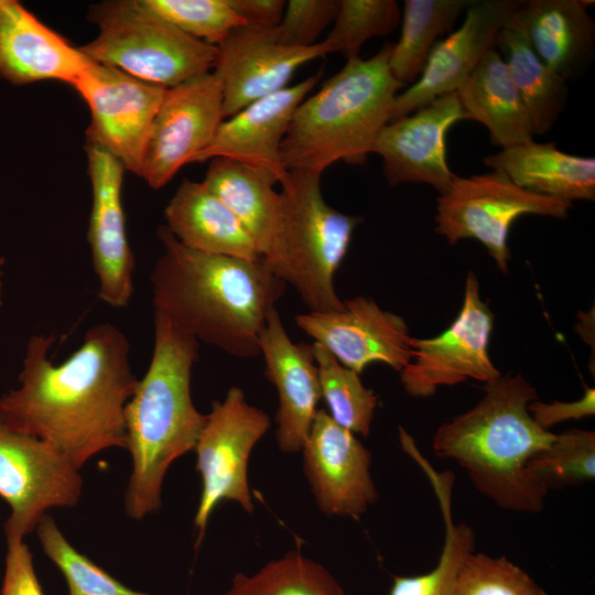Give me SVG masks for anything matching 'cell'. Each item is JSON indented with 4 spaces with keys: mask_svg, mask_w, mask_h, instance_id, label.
<instances>
[{
    "mask_svg": "<svg viewBox=\"0 0 595 595\" xmlns=\"http://www.w3.org/2000/svg\"><path fill=\"white\" fill-rule=\"evenodd\" d=\"M229 3L247 26L271 30L281 22L286 2L283 0H229Z\"/></svg>",
    "mask_w": 595,
    "mask_h": 595,
    "instance_id": "cell-41",
    "label": "cell"
},
{
    "mask_svg": "<svg viewBox=\"0 0 595 595\" xmlns=\"http://www.w3.org/2000/svg\"><path fill=\"white\" fill-rule=\"evenodd\" d=\"M401 10L394 0H342L334 25L323 40L327 52L347 61L359 56L366 41L391 33L400 22Z\"/></svg>",
    "mask_w": 595,
    "mask_h": 595,
    "instance_id": "cell-35",
    "label": "cell"
},
{
    "mask_svg": "<svg viewBox=\"0 0 595 595\" xmlns=\"http://www.w3.org/2000/svg\"><path fill=\"white\" fill-rule=\"evenodd\" d=\"M301 451L305 477L322 512L358 519L376 502L370 451L325 410L316 411Z\"/></svg>",
    "mask_w": 595,
    "mask_h": 595,
    "instance_id": "cell-14",
    "label": "cell"
},
{
    "mask_svg": "<svg viewBox=\"0 0 595 595\" xmlns=\"http://www.w3.org/2000/svg\"><path fill=\"white\" fill-rule=\"evenodd\" d=\"M4 264V259L0 257V306L2 305V290H3V283H2V267Z\"/></svg>",
    "mask_w": 595,
    "mask_h": 595,
    "instance_id": "cell-42",
    "label": "cell"
},
{
    "mask_svg": "<svg viewBox=\"0 0 595 595\" xmlns=\"http://www.w3.org/2000/svg\"><path fill=\"white\" fill-rule=\"evenodd\" d=\"M466 119L455 91L388 122L372 151L382 158L387 182L392 186L425 183L445 194L456 176L446 161L445 136L454 123Z\"/></svg>",
    "mask_w": 595,
    "mask_h": 595,
    "instance_id": "cell-16",
    "label": "cell"
},
{
    "mask_svg": "<svg viewBox=\"0 0 595 595\" xmlns=\"http://www.w3.org/2000/svg\"><path fill=\"white\" fill-rule=\"evenodd\" d=\"M147 10L185 34L217 46L238 26L246 25L229 0H139Z\"/></svg>",
    "mask_w": 595,
    "mask_h": 595,
    "instance_id": "cell-36",
    "label": "cell"
},
{
    "mask_svg": "<svg viewBox=\"0 0 595 595\" xmlns=\"http://www.w3.org/2000/svg\"><path fill=\"white\" fill-rule=\"evenodd\" d=\"M528 410L541 429L550 431L553 425L560 422L593 415L595 412V391L593 388H585L583 398L574 402L543 403L534 400L529 403Z\"/></svg>",
    "mask_w": 595,
    "mask_h": 595,
    "instance_id": "cell-40",
    "label": "cell"
},
{
    "mask_svg": "<svg viewBox=\"0 0 595 595\" xmlns=\"http://www.w3.org/2000/svg\"><path fill=\"white\" fill-rule=\"evenodd\" d=\"M534 400L536 388L521 375L499 376L475 407L441 424L432 441L439 458L455 461L482 495L509 511L540 512L548 494L528 474L529 462L555 436L532 419L528 405Z\"/></svg>",
    "mask_w": 595,
    "mask_h": 595,
    "instance_id": "cell-4",
    "label": "cell"
},
{
    "mask_svg": "<svg viewBox=\"0 0 595 595\" xmlns=\"http://www.w3.org/2000/svg\"><path fill=\"white\" fill-rule=\"evenodd\" d=\"M7 544L0 595H44L26 543L21 538H7Z\"/></svg>",
    "mask_w": 595,
    "mask_h": 595,
    "instance_id": "cell-39",
    "label": "cell"
},
{
    "mask_svg": "<svg viewBox=\"0 0 595 595\" xmlns=\"http://www.w3.org/2000/svg\"><path fill=\"white\" fill-rule=\"evenodd\" d=\"M318 74L248 105L220 123L212 142L193 163L226 158L273 177L280 185L289 171L280 147L295 108L313 89Z\"/></svg>",
    "mask_w": 595,
    "mask_h": 595,
    "instance_id": "cell-20",
    "label": "cell"
},
{
    "mask_svg": "<svg viewBox=\"0 0 595 595\" xmlns=\"http://www.w3.org/2000/svg\"><path fill=\"white\" fill-rule=\"evenodd\" d=\"M453 595H548L506 556L469 553L457 573Z\"/></svg>",
    "mask_w": 595,
    "mask_h": 595,
    "instance_id": "cell-37",
    "label": "cell"
},
{
    "mask_svg": "<svg viewBox=\"0 0 595 595\" xmlns=\"http://www.w3.org/2000/svg\"><path fill=\"white\" fill-rule=\"evenodd\" d=\"M225 595H344V589L323 564L293 550L252 574L237 573Z\"/></svg>",
    "mask_w": 595,
    "mask_h": 595,
    "instance_id": "cell-31",
    "label": "cell"
},
{
    "mask_svg": "<svg viewBox=\"0 0 595 595\" xmlns=\"http://www.w3.org/2000/svg\"><path fill=\"white\" fill-rule=\"evenodd\" d=\"M530 478L544 491L577 486L595 477V433L570 429L528 464Z\"/></svg>",
    "mask_w": 595,
    "mask_h": 595,
    "instance_id": "cell-33",
    "label": "cell"
},
{
    "mask_svg": "<svg viewBox=\"0 0 595 595\" xmlns=\"http://www.w3.org/2000/svg\"><path fill=\"white\" fill-rule=\"evenodd\" d=\"M493 328L494 315L482 301L478 280L470 271L462 309L452 324L435 337L412 339V359L400 371L407 393L425 398L441 386L469 378L487 383L501 376L488 353Z\"/></svg>",
    "mask_w": 595,
    "mask_h": 595,
    "instance_id": "cell-11",
    "label": "cell"
},
{
    "mask_svg": "<svg viewBox=\"0 0 595 595\" xmlns=\"http://www.w3.org/2000/svg\"><path fill=\"white\" fill-rule=\"evenodd\" d=\"M594 1L519 0L511 18L539 58L564 80L578 75L593 56Z\"/></svg>",
    "mask_w": 595,
    "mask_h": 595,
    "instance_id": "cell-23",
    "label": "cell"
},
{
    "mask_svg": "<svg viewBox=\"0 0 595 595\" xmlns=\"http://www.w3.org/2000/svg\"><path fill=\"white\" fill-rule=\"evenodd\" d=\"M518 2L473 0L461 26L434 45L420 77L396 96L390 121L405 117L441 96L455 93L486 52L495 47L500 30Z\"/></svg>",
    "mask_w": 595,
    "mask_h": 595,
    "instance_id": "cell-19",
    "label": "cell"
},
{
    "mask_svg": "<svg viewBox=\"0 0 595 595\" xmlns=\"http://www.w3.org/2000/svg\"><path fill=\"white\" fill-rule=\"evenodd\" d=\"M473 0H405L400 39L393 44L388 66L402 86L413 84L441 36L452 29Z\"/></svg>",
    "mask_w": 595,
    "mask_h": 595,
    "instance_id": "cell-29",
    "label": "cell"
},
{
    "mask_svg": "<svg viewBox=\"0 0 595 595\" xmlns=\"http://www.w3.org/2000/svg\"><path fill=\"white\" fill-rule=\"evenodd\" d=\"M204 185L239 219L262 258L273 250L282 227L283 203L268 174L226 158H215Z\"/></svg>",
    "mask_w": 595,
    "mask_h": 595,
    "instance_id": "cell-26",
    "label": "cell"
},
{
    "mask_svg": "<svg viewBox=\"0 0 595 595\" xmlns=\"http://www.w3.org/2000/svg\"><path fill=\"white\" fill-rule=\"evenodd\" d=\"M89 17L99 32L79 48L96 63L166 89L214 68L217 46L185 34L139 0L101 2Z\"/></svg>",
    "mask_w": 595,
    "mask_h": 595,
    "instance_id": "cell-7",
    "label": "cell"
},
{
    "mask_svg": "<svg viewBox=\"0 0 595 595\" xmlns=\"http://www.w3.org/2000/svg\"><path fill=\"white\" fill-rule=\"evenodd\" d=\"M435 231L450 245L474 238L486 247L502 272L508 271V234L523 215L565 218L572 203L527 191L505 173L494 171L455 176L450 190L437 197Z\"/></svg>",
    "mask_w": 595,
    "mask_h": 595,
    "instance_id": "cell-8",
    "label": "cell"
},
{
    "mask_svg": "<svg viewBox=\"0 0 595 595\" xmlns=\"http://www.w3.org/2000/svg\"><path fill=\"white\" fill-rule=\"evenodd\" d=\"M223 116V89L214 72L165 91L145 145L141 175L159 190L213 140Z\"/></svg>",
    "mask_w": 595,
    "mask_h": 595,
    "instance_id": "cell-13",
    "label": "cell"
},
{
    "mask_svg": "<svg viewBox=\"0 0 595 595\" xmlns=\"http://www.w3.org/2000/svg\"><path fill=\"white\" fill-rule=\"evenodd\" d=\"M163 251L150 275L154 312L237 358L260 355L259 336L285 283L263 258L209 255L182 245L163 225Z\"/></svg>",
    "mask_w": 595,
    "mask_h": 595,
    "instance_id": "cell-2",
    "label": "cell"
},
{
    "mask_svg": "<svg viewBox=\"0 0 595 595\" xmlns=\"http://www.w3.org/2000/svg\"><path fill=\"white\" fill-rule=\"evenodd\" d=\"M164 215V226L187 248L247 260L262 258L239 219L203 182L184 178Z\"/></svg>",
    "mask_w": 595,
    "mask_h": 595,
    "instance_id": "cell-24",
    "label": "cell"
},
{
    "mask_svg": "<svg viewBox=\"0 0 595 595\" xmlns=\"http://www.w3.org/2000/svg\"><path fill=\"white\" fill-rule=\"evenodd\" d=\"M35 530L44 553L63 574L69 595H153L126 586L78 552L48 513Z\"/></svg>",
    "mask_w": 595,
    "mask_h": 595,
    "instance_id": "cell-34",
    "label": "cell"
},
{
    "mask_svg": "<svg viewBox=\"0 0 595 595\" xmlns=\"http://www.w3.org/2000/svg\"><path fill=\"white\" fill-rule=\"evenodd\" d=\"M205 425L195 445L196 469L202 478V494L194 517L199 544L215 508L225 500L236 501L247 512L253 511L248 485L250 454L268 432V414L251 405L236 386L223 400H216L206 414Z\"/></svg>",
    "mask_w": 595,
    "mask_h": 595,
    "instance_id": "cell-9",
    "label": "cell"
},
{
    "mask_svg": "<svg viewBox=\"0 0 595 595\" xmlns=\"http://www.w3.org/2000/svg\"><path fill=\"white\" fill-rule=\"evenodd\" d=\"M295 324L359 375L372 363L401 371L412 359L413 338L404 320L369 298L346 300L338 312L300 314Z\"/></svg>",
    "mask_w": 595,
    "mask_h": 595,
    "instance_id": "cell-15",
    "label": "cell"
},
{
    "mask_svg": "<svg viewBox=\"0 0 595 595\" xmlns=\"http://www.w3.org/2000/svg\"><path fill=\"white\" fill-rule=\"evenodd\" d=\"M266 376L277 389V442L284 453L300 452L322 398L312 344L294 343L273 309L259 336Z\"/></svg>",
    "mask_w": 595,
    "mask_h": 595,
    "instance_id": "cell-21",
    "label": "cell"
},
{
    "mask_svg": "<svg viewBox=\"0 0 595 595\" xmlns=\"http://www.w3.org/2000/svg\"><path fill=\"white\" fill-rule=\"evenodd\" d=\"M312 348L327 413L354 434L368 436L378 403L376 394L364 386L359 374L343 366L322 345L314 342Z\"/></svg>",
    "mask_w": 595,
    "mask_h": 595,
    "instance_id": "cell-32",
    "label": "cell"
},
{
    "mask_svg": "<svg viewBox=\"0 0 595 595\" xmlns=\"http://www.w3.org/2000/svg\"><path fill=\"white\" fill-rule=\"evenodd\" d=\"M392 46L386 43L370 58L347 61L314 95L300 102L280 147L286 171L322 175L338 161L366 162L403 87L388 66Z\"/></svg>",
    "mask_w": 595,
    "mask_h": 595,
    "instance_id": "cell-5",
    "label": "cell"
},
{
    "mask_svg": "<svg viewBox=\"0 0 595 595\" xmlns=\"http://www.w3.org/2000/svg\"><path fill=\"white\" fill-rule=\"evenodd\" d=\"M91 209L88 244L98 280V296L116 309L129 304L133 293L134 256L122 205L125 167L104 149L86 143Z\"/></svg>",
    "mask_w": 595,
    "mask_h": 595,
    "instance_id": "cell-18",
    "label": "cell"
},
{
    "mask_svg": "<svg viewBox=\"0 0 595 595\" xmlns=\"http://www.w3.org/2000/svg\"><path fill=\"white\" fill-rule=\"evenodd\" d=\"M484 163L536 194L571 203L595 198V159L562 152L551 142L532 139L504 148L485 156Z\"/></svg>",
    "mask_w": 595,
    "mask_h": 595,
    "instance_id": "cell-25",
    "label": "cell"
},
{
    "mask_svg": "<svg viewBox=\"0 0 595 595\" xmlns=\"http://www.w3.org/2000/svg\"><path fill=\"white\" fill-rule=\"evenodd\" d=\"M90 111L87 144L99 147L141 175L151 127L166 88L90 62L73 85Z\"/></svg>",
    "mask_w": 595,
    "mask_h": 595,
    "instance_id": "cell-12",
    "label": "cell"
},
{
    "mask_svg": "<svg viewBox=\"0 0 595 595\" xmlns=\"http://www.w3.org/2000/svg\"><path fill=\"white\" fill-rule=\"evenodd\" d=\"M320 180L318 174L289 171L280 192V236L263 260L277 278L295 289L309 312L328 313L344 309L334 277L361 218L329 206Z\"/></svg>",
    "mask_w": 595,
    "mask_h": 595,
    "instance_id": "cell-6",
    "label": "cell"
},
{
    "mask_svg": "<svg viewBox=\"0 0 595 595\" xmlns=\"http://www.w3.org/2000/svg\"><path fill=\"white\" fill-rule=\"evenodd\" d=\"M338 8L339 0H290L285 3L281 22L273 29V35L285 46H313L334 22Z\"/></svg>",
    "mask_w": 595,
    "mask_h": 595,
    "instance_id": "cell-38",
    "label": "cell"
},
{
    "mask_svg": "<svg viewBox=\"0 0 595 595\" xmlns=\"http://www.w3.org/2000/svg\"><path fill=\"white\" fill-rule=\"evenodd\" d=\"M198 342L154 312L149 367L126 405L127 445L132 472L125 494L127 515L141 520L159 510L171 464L195 448L206 414L194 405L191 378Z\"/></svg>",
    "mask_w": 595,
    "mask_h": 595,
    "instance_id": "cell-3",
    "label": "cell"
},
{
    "mask_svg": "<svg viewBox=\"0 0 595 595\" xmlns=\"http://www.w3.org/2000/svg\"><path fill=\"white\" fill-rule=\"evenodd\" d=\"M90 62L21 2L0 0V78L18 86L42 80L73 86Z\"/></svg>",
    "mask_w": 595,
    "mask_h": 595,
    "instance_id": "cell-22",
    "label": "cell"
},
{
    "mask_svg": "<svg viewBox=\"0 0 595 595\" xmlns=\"http://www.w3.org/2000/svg\"><path fill=\"white\" fill-rule=\"evenodd\" d=\"M83 478L44 441L10 428L0 415V497L10 507L7 538L23 539L52 508L74 507Z\"/></svg>",
    "mask_w": 595,
    "mask_h": 595,
    "instance_id": "cell-10",
    "label": "cell"
},
{
    "mask_svg": "<svg viewBox=\"0 0 595 595\" xmlns=\"http://www.w3.org/2000/svg\"><path fill=\"white\" fill-rule=\"evenodd\" d=\"M456 94L469 119L488 129L494 144L504 149L532 140L526 107L496 47L486 52Z\"/></svg>",
    "mask_w": 595,
    "mask_h": 595,
    "instance_id": "cell-27",
    "label": "cell"
},
{
    "mask_svg": "<svg viewBox=\"0 0 595 595\" xmlns=\"http://www.w3.org/2000/svg\"><path fill=\"white\" fill-rule=\"evenodd\" d=\"M326 54L323 41L309 47H291L277 42L273 29H234L217 45L213 71L221 84L224 119L288 87L301 65Z\"/></svg>",
    "mask_w": 595,
    "mask_h": 595,
    "instance_id": "cell-17",
    "label": "cell"
},
{
    "mask_svg": "<svg viewBox=\"0 0 595 595\" xmlns=\"http://www.w3.org/2000/svg\"><path fill=\"white\" fill-rule=\"evenodd\" d=\"M495 47L500 50L511 80L522 99L533 134L547 133L566 106V80L539 58L522 29L511 17L500 30Z\"/></svg>",
    "mask_w": 595,
    "mask_h": 595,
    "instance_id": "cell-28",
    "label": "cell"
},
{
    "mask_svg": "<svg viewBox=\"0 0 595 595\" xmlns=\"http://www.w3.org/2000/svg\"><path fill=\"white\" fill-rule=\"evenodd\" d=\"M55 339H29L19 386L1 396L0 415L80 469L102 451L126 448L125 411L139 379L130 343L111 323L88 328L80 346L58 365L50 356Z\"/></svg>",
    "mask_w": 595,
    "mask_h": 595,
    "instance_id": "cell-1",
    "label": "cell"
},
{
    "mask_svg": "<svg viewBox=\"0 0 595 595\" xmlns=\"http://www.w3.org/2000/svg\"><path fill=\"white\" fill-rule=\"evenodd\" d=\"M435 489L445 523V540L436 565L414 576H394L389 595H453L455 580L464 559L474 551L475 534L466 523L455 524L451 495L453 474H440L428 462L420 463Z\"/></svg>",
    "mask_w": 595,
    "mask_h": 595,
    "instance_id": "cell-30",
    "label": "cell"
}]
</instances>
